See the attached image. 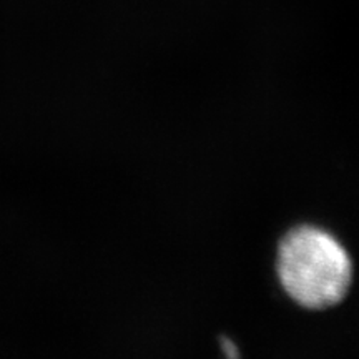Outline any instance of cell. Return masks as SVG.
I'll list each match as a JSON object with an SVG mask.
<instances>
[{
	"instance_id": "1",
	"label": "cell",
	"mask_w": 359,
	"mask_h": 359,
	"mask_svg": "<svg viewBox=\"0 0 359 359\" xmlns=\"http://www.w3.org/2000/svg\"><path fill=\"white\" fill-rule=\"evenodd\" d=\"M278 276L294 303L323 309L343 302L351 285L353 263L333 235L316 226H299L283 238Z\"/></svg>"
}]
</instances>
